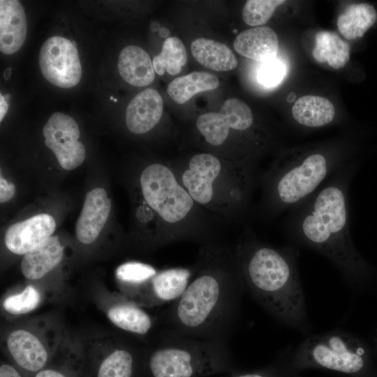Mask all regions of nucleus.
Returning <instances> with one entry per match:
<instances>
[{"label":"nucleus","mask_w":377,"mask_h":377,"mask_svg":"<svg viewBox=\"0 0 377 377\" xmlns=\"http://www.w3.org/2000/svg\"><path fill=\"white\" fill-rule=\"evenodd\" d=\"M282 158L260 174L262 197L257 214L272 219L290 211L313 195L338 169L346 165L341 156L312 151Z\"/></svg>","instance_id":"obj_6"},{"label":"nucleus","mask_w":377,"mask_h":377,"mask_svg":"<svg viewBox=\"0 0 377 377\" xmlns=\"http://www.w3.org/2000/svg\"><path fill=\"white\" fill-rule=\"evenodd\" d=\"M234 246L251 296L277 321L306 335L311 327L297 269L299 249L290 244L274 247L248 227Z\"/></svg>","instance_id":"obj_3"},{"label":"nucleus","mask_w":377,"mask_h":377,"mask_svg":"<svg viewBox=\"0 0 377 377\" xmlns=\"http://www.w3.org/2000/svg\"><path fill=\"white\" fill-rule=\"evenodd\" d=\"M365 350L352 334L335 330L305 339L293 353L299 368L318 367L348 374H357L365 366Z\"/></svg>","instance_id":"obj_8"},{"label":"nucleus","mask_w":377,"mask_h":377,"mask_svg":"<svg viewBox=\"0 0 377 377\" xmlns=\"http://www.w3.org/2000/svg\"><path fill=\"white\" fill-rule=\"evenodd\" d=\"M295 98V94L292 92L287 96L286 99L288 102H292L293 101Z\"/></svg>","instance_id":"obj_42"},{"label":"nucleus","mask_w":377,"mask_h":377,"mask_svg":"<svg viewBox=\"0 0 377 377\" xmlns=\"http://www.w3.org/2000/svg\"><path fill=\"white\" fill-rule=\"evenodd\" d=\"M45 145L55 154L60 165L66 170L79 166L85 158V148L78 140L59 144L45 142Z\"/></svg>","instance_id":"obj_31"},{"label":"nucleus","mask_w":377,"mask_h":377,"mask_svg":"<svg viewBox=\"0 0 377 377\" xmlns=\"http://www.w3.org/2000/svg\"><path fill=\"white\" fill-rule=\"evenodd\" d=\"M36 377H65L61 373L51 369L43 370L38 372Z\"/></svg>","instance_id":"obj_39"},{"label":"nucleus","mask_w":377,"mask_h":377,"mask_svg":"<svg viewBox=\"0 0 377 377\" xmlns=\"http://www.w3.org/2000/svg\"><path fill=\"white\" fill-rule=\"evenodd\" d=\"M27 34V20L19 1H0V50L10 54L22 46Z\"/></svg>","instance_id":"obj_13"},{"label":"nucleus","mask_w":377,"mask_h":377,"mask_svg":"<svg viewBox=\"0 0 377 377\" xmlns=\"http://www.w3.org/2000/svg\"><path fill=\"white\" fill-rule=\"evenodd\" d=\"M0 377H21L18 372L10 365L3 364L0 367Z\"/></svg>","instance_id":"obj_37"},{"label":"nucleus","mask_w":377,"mask_h":377,"mask_svg":"<svg viewBox=\"0 0 377 377\" xmlns=\"http://www.w3.org/2000/svg\"><path fill=\"white\" fill-rule=\"evenodd\" d=\"M15 193V185L6 181L2 176L0 177V202L1 203L8 201Z\"/></svg>","instance_id":"obj_35"},{"label":"nucleus","mask_w":377,"mask_h":377,"mask_svg":"<svg viewBox=\"0 0 377 377\" xmlns=\"http://www.w3.org/2000/svg\"><path fill=\"white\" fill-rule=\"evenodd\" d=\"M219 84V81L214 75L204 71H193L171 81L167 92L177 103L183 104L196 94L214 90Z\"/></svg>","instance_id":"obj_23"},{"label":"nucleus","mask_w":377,"mask_h":377,"mask_svg":"<svg viewBox=\"0 0 377 377\" xmlns=\"http://www.w3.org/2000/svg\"><path fill=\"white\" fill-rule=\"evenodd\" d=\"M286 73L285 65L279 59L274 58L263 61L258 71V80L265 87L277 85L283 79Z\"/></svg>","instance_id":"obj_34"},{"label":"nucleus","mask_w":377,"mask_h":377,"mask_svg":"<svg viewBox=\"0 0 377 377\" xmlns=\"http://www.w3.org/2000/svg\"><path fill=\"white\" fill-rule=\"evenodd\" d=\"M235 377H279L277 375V373L275 371L274 367L267 368L264 370L244 374L241 375H237Z\"/></svg>","instance_id":"obj_36"},{"label":"nucleus","mask_w":377,"mask_h":377,"mask_svg":"<svg viewBox=\"0 0 377 377\" xmlns=\"http://www.w3.org/2000/svg\"><path fill=\"white\" fill-rule=\"evenodd\" d=\"M219 112L225 118L230 127V130L246 131L251 127L253 122V114L249 107L235 98L226 100Z\"/></svg>","instance_id":"obj_28"},{"label":"nucleus","mask_w":377,"mask_h":377,"mask_svg":"<svg viewBox=\"0 0 377 377\" xmlns=\"http://www.w3.org/2000/svg\"><path fill=\"white\" fill-rule=\"evenodd\" d=\"M284 0H249L242 10L244 21L250 26L265 24L272 16L276 8Z\"/></svg>","instance_id":"obj_30"},{"label":"nucleus","mask_w":377,"mask_h":377,"mask_svg":"<svg viewBox=\"0 0 377 377\" xmlns=\"http://www.w3.org/2000/svg\"><path fill=\"white\" fill-rule=\"evenodd\" d=\"M55 228V221L50 215L38 214L10 226L4 242L11 252L24 255L51 237Z\"/></svg>","instance_id":"obj_10"},{"label":"nucleus","mask_w":377,"mask_h":377,"mask_svg":"<svg viewBox=\"0 0 377 377\" xmlns=\"http://www.w3.org/2000/svg\"><path fill=\"white\" fill-rule=\"evenodd\" d=\"M153 377H202L233 371L227 342L196 338L166 329L149 355Z\"/></svg>","instance_id":"obj_7"},{"label":"nucleus","mask_w":377,"mask_h":377,"mask_svg":"<svg viewBox=\"0 0 377 377\" xmlns=\"http://www.w3.org/2000/svg\"><path fill=\"white\" fill-rule=\"evenodd\" d=\"M163 99L153 89H146L136 95L126 110L128 129L135 134L151 131L160 121L163 113Z\"/></svg>","instance_id":"obj_12"},{"label":"nucleus","mask_w":377,"mask_h":377,"mask_svg":"<svg viewBox=\"0 0 377 377\" xmlns=\"http://www.w3.org/2000/svg\"><path fill=\"white\" fill-rule=\"evenodd\" d=\"M43 133L46 142L64 143L77 141L80 137V129L71 117L61 112H55L51 115L44 126Z\"/></svg>","instance_id":"obj_26"},{"label":"nucleus","mask_w":377,"mask_h":377,"mask_svg":"<svg viewBox=\"0 0 377 377\" xmlns=\"http://www.w3.org/2000/svg\"><path fill=\"white\" fill-rule=\"evenodd\" d=\"M193 57L202 66L216 71L235 68L237 59L226 44L205 38L195 39L191 45Z\"/></svg>","instance_id":"obj_19"},{"label":"nucleus","mask_w":377,"mask_h":377,"mask_svg":"<svg viewBox=\"0 0 377 377\" xmlns=\"http://www.w3.org/2000/svg\"><path fill=\"white\" fill-rule=\"evenodd\" d=\"M193 274V266L170 267L156 273L150 281L153 298L158 304L176 301L187 288Z\"/></svg>","instance_id":"obj_18"},{"label":"nucleus","mask_w":377,"mask_h":377,"mask_svg":"<svg viewBox=\"0 0 377 377\" xmlns=\"http://www.w3.org/2000/svg\"><path fill=\"white\" fill-rule=\"evenodd\" d=\"M8 108V98L0 94V121H1L6 115Z\"/></svg>","instance_id":"obj_38"},{"label":"nucleus","mask_w":377,"mask_h":377,"mask_svg":"<svg viewBox=\"0 0 377 377\" xmlns=\"http://www.w3.org/2000/svg\"><path fill=\"white\" fill-rule=\"evenodd\" d=\"M160 29V24L157 22H154L150 25V29L153 31H159Z\"/></svg>","instance_id":"obj_41"},{"label":"nucleus","mask_w":377,"mask_h":377,"mask_svg":"<svg viewBox=\"0 0 377 377\" xmlns=\"http://www.w3.org/2000/svg\"><path fill=\"white\" fill-rule=\"evenodd\" d=\"M7 346L15 362L22 368L36 371L45 364L47 353L40 340L24 330H16L10 333Z\"/></svg>","instance_id":"obj_15"},{"label":"nucleus","mask_w":377,"mask_h":377,"mask_svg":"<svg viewBox=\"0 0 377 377\" xmlns=\"http://www.w3.org/2000/svg\"><path fill=\"white\" fill-rule=\"evenodd\" d=\"M187 62L186 50L182 41L177 37L165 40L161 52L153 59L155 72L162 75L165 71L174 75L178 74Z\"/></svg>","instance_id":"obj_25"},{"label":"nucleus","mask_w":377,"mask_h":377,"mask_svg":"<svg viewBox=\"0 0 377 377\" xmlns=\"http://www.w3.org/2000/svg\"><path fill=\"white\" fill-rule=\"evenodd\" d=\"M133 357L126 349H116L100 366L98 377H132Z\"/></svg>","instance_id":"obj_29"},{"label":"nucleus","mask_w":377,"mask_h":377,"mask_svg":"<svg viewBox=\"0 0 377 377\" xmlns=\"http://www.w3.org/2000/svg\"><path fill=\"white\" fill-rule=\"evenodd\" d=\"M140 187L149 209L139 211L142 221L153 213L163 223L165 244L193 240L202 244L214 242L207 212L191 197L177 178L172 165L154 163L142 171Z\"/></svg>","instance_id":"obj_5"},{"label":"nucleus","mask_w":377,"mask_h":377,"mask_svg":"<svg viewBox=\"0 0 377 377\" xmlns=\"http://www.w3.org/2000/svg\"><path fill=\"white\" fill-rule=\"evenodd\" d=\"M118 71L124 81L135 87L149 85L155 77L149 55L135 45L126 46L121 51Z\"/></svg>","instance_id":"obj_17"},{"label":"nucleus","mask_w":377,"mask_h":377,"mask_svg":"<svg viewBox=\"0 0 377 377\" xmlns=\"http://www.w3.org/2000/svg\"><path fill=\"white\" fill-rule=\"evenodd\" d=\"M39 66L44 77L59 87H73L81 78L77 50L73 42L61 36H52L44 42L40 50Z\"/></svg>","instance_id":"obj_9"},{"label":"nucleus","mask_w":377,"mask_h":377,"mask_svg":"<svg viewBox=\"0 0 377 377\" xmlns=\"http://www.w3.org/2000/svg\"><path fill=\"white\" fill-rule=\"evenodd\" d=\"M187 288L165 311L167 329L227 342L237 324L245 289L235 246L202 244Z\"/></svg>","instance_id":"obj_1"},{"label":"nucleus","mask_w":377,"mask_h":377,"mask_svg":"<svg viewBox=\"0 0 377 377\" xmlns=\"http://www.w3.org/2000/svg\"><path fill=\"white\" fill-rule=\"evenodd\" d=\"M156 270L151 265L140 262H128L119 266L116 277L125 283L140 286L156 274Z\"/></svg>","instance_id":"obj_32"},{"label":"nucleus","mask_w":377,"mask_h":377,"mask_svg":"<svg viewBox=\"0 0 377 377\" xmlns=\"http://www.w3.org/2000/svg\"><path fill=\"white\" fill-rule=\"evenodd\" d=\"M108 317L118 327L140 335L147 334L153 324L147 313L128 303L111 307L108 311Z\"/></svg>","instance_id":"obj_24"},{"label":"nucleus","mask_w":377,"mask_h":377,"mask_svg":"<svg viewBox=\"0 0 377 377\" xmlns=\"http://www.w3.org/2000/svg\"><path fill=\"white\" fill-rule=\"evenodd\" d=\"M111 209V201L106 191L96 188L89 191L75 224L77 239L83 244L96 240L103 228Z\"/></svg>","instance_id":"obj_11"},{"label":"nucleus","mask_w":377,"mask_h":377,"mask_svg":"<svg viewBox=\"0 0 377 377\" xmlns=\"http://www.w3.org/2000/svg\"><path fill=\"white\" fill-rule=\"evenodd\" d=\"M233 32H234L235 34H236V33H237V30L235 29Z\"/></svg>","instance_id":"obj_45"},{"label":"nucleus","mask_w":377,"mask_h":377,"mask_svg":"<svg viewBox=\"0 0 377 377\" xmlns=\"http://www.w3.org/2000/svg\"><path fill=\"white\" fill-rule=\"evenodd\" d=\"M357 168L348 163L338 169L313 195L288 211L285 221L289 244L320 253L351 283L367 269L349 226V188Z\"/></svg>","instance_id":"obj_2"},{"label":"nucleus","mask_w":377,"mask_h":377,"mask_svg":"<svg viewBox=\"0 0 377 377\" xmlns=\"http://www.w3.org/2000/svg\"><path fill=\"white\" fill-rule=\"evenodd\" d=\"M110 98V100H114V98H113V96H111Z\"/></svg>","instance_id":"obj_44"},{"label":"nucleus","mask_w":377,"mask_h":377,"mask_svg":"<svg viewBox=\"0 0 377 377\" xmlns=\"http://www.w3.org/2000/svg\"><path fill=\"white\" fill-rule=\"evenodd\" d=\"M377 20L375 8L368 3H355L348 6L337 19L340 34L347 40L361 38Z\"/></svg>","instance_id":"obj_21"},{"label":"nucleus","mask_w":377,"mask_h":377,"mask_svg":"<svg viewBox=\"0 0 377 377\" xmlns=\"http://www.w3.org/2000/svg\"><path fill=\"white\" fill-rule=\"evenodd\" d=\"M196 127L205 141L214 147L224 144L229 136L230 127L219 112H207L199 116Z\"/></svg>","instance_id":"obj_27"},{"label":"nucleus","mask_w":377,"mask_h":377,"mask_svg":"<svg viewBox=\"0 0 377 377\" xmlns=\"http://www.w3.org/2000/svg\"><path fill=\"white\" fill-rule=\"evenodd\" d=\"M64 250L57 236H51L24 255L21 261L23 275L39 279L54 268L63 258Z\"/></svg>","instance_id":"obj_16"},{"label":"nucleus","mask_w":377,"mask_h":377,"mask_svg":"<svg viewBox=\"0 0 377 377\" xmlns=\"http://www.w3.org/2000/svg\"><path fill=\"white\" fill-rule=\"evenodd\" d=\"M39 301L38 291L34 286H28L20 293L8 297L3 306L7 312L18 315L32 311L38 306Z\"/></svg>","instance_id":"obj_33"},{"label":"nucleus","mask_w":377,"mask_h":377,"mask_svg":"<svg viewBox=\"0 0 377 377\" xmlns=\"http://www.w3.org/2000/svg\"><path fill=\"white\" fill-rule=\"evenodd\" d=\"M158 34L161 38L167 39L169 38L168 36L170 35V31L165 27H161L158 31Z\"/></svg>","instance_id":"obj_40"},{"label":"nucleus","mask_w":377,"mask_h":377,"mask_svg":"<svg viewBox=\"0 0 377 377\" xmlns=\"http://www.w3.org/2000/svg\"><path fill=\"white\" fill-rule=\"evenodd\" d=\"M312 55L319 63L334 68H343L350 59V46L332 31H320L315 36Z\"/></svg>","instance_id":"obj_22"},{"label":"nucleus","mask_w":377,"mask_h":377,"mask_svg":"<svg viewBox=\"0 0 377 377\" xmlns=\"http://www.w3.org/2000/svg\"><path fill=\"white\" fill-rule=\"evenodd\" d=\"M233 46L240 55L263 62L276 58L279 40L272 29L260 26L239 33Z\"/></svg>","instance_id":"obj_14"},{"label":"nucleus","mask_w":377,"mask_h":377,"mask_svg":"<svg viewBox=\"0 0 377 377\" xmlns=\"http://www.w3.org/2000/svg\"><path fill=\"white\" fill-rule=\"evenodd\" d=\"M293 119L308 128H318L331 123L335 110L330 101L318 96H304L298 98L292 108Z\"/></svg>","instance_id":"obj_20"},{"label":"nucleus","mask_w":377,"mask_h":377,"mask_svg":"<svg viewBox=\"0 0 377 377\" xmlns=\"http://www.w3.org/2000/svg\"><path fill=\"white\" fill-rule=\"evenodd\" d=\"M10 73H11V69L10 68H7L6 71H5L4 73V77L6 80H8L9 79V77L10 75Z\"/></svg>","instance_id":"obj_43"},{"label":"nucleus","mask_w":377,"mask_h":377,"mask_svg":"<svg viewBox=\"0 0 377 377\" xmlns=\"http://www.w3.org/2000/svg\"><path fill=\"white\" fill-rule=\"evenodd\" d=\"M172 168L180 184L201 208L228 220L242 219L248 213L260 176L252 163H226L210 153L195 154L186 164Z\"/></svg>","instance_id":"obj_4"}]
</instances>
